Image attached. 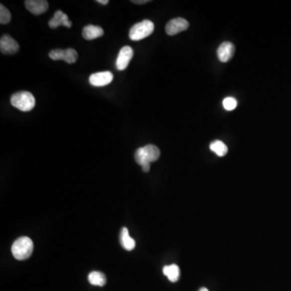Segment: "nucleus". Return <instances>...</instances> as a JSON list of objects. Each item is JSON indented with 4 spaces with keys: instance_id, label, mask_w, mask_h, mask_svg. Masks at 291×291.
<instances>
[{
    "instance_id": "nucleus-13",
    "label": "nucleus",
    "mask_w": 291,
    "mask_h": 291,
    "mask_svg": "<svg viewBox=\"0 0 291 291\" xmlns=\"http://www.w3.org/2000/svg\"><path fill=\"white\" fill-rule=\"evenodd\" d=\"M103 35V28L100 27V26L89 24V25L85 26L84 29H83V36H84V39L88 40V41L98 38V37H101Z\"/></svg>"
},
{
    "instance_id": "nucleus-4",
    "label": "nucleus",
    "mask_w": 291,
    "mask_h": 291,
    "mask_svg": "<svg viewBox=\"0 0 291 291\" xmlns=\"http://www.w3.org/2000/svg\"><path fill=\"white\" fill-rule=\"evenodd\" d=\"M154 25L153 22L148 19L135 24L130 30V38L132 41H138L147 37L154 32Z\"/></svg>"
},
{
    "instance_id": "nucleus-8",
    "label": "nucleus",
    "mask_w": 291,
    "mask_h": 291,
    "mask_svg": "<svg viewBox=\"0 0 291 291\" xmlns=\"http://www.w3.org/2000/svg\"><path fill=\"white\" fill-rule=\"evenodd\" d=\"M17 41L9 35H3L0 40V50L3 54H14L19 50Z\"/></svg>"
},
{
    "instance_id": "nucleus-22",
    "label": "nucleus",
    "mask_w": 291,
    "mask_h": 291,
    "mask_svg": "<svg viewBox=\"0 0 291 291\" xmlns=\"http://www.w3.org/2000/svg\"><path fill=\"white\" fill-rule=\"evenodd\" d=\"M199 291H208V289H206V288H205V287H203V288H201Z\"/></svg>"
},
{
    "instance_id": "nucleus-19",
    "label": "nucleus",
    "mask_w": 291,
    "mask_h": 291,
    "mask_svg": "<svg viewBox=\"0 0 291 291\" xmlns=\"http://www.w3.org/2000/svg\"><path fill=\"white\" fill-rule=\"evenodd\" d=\"M236 106H237V101H236V99L233 98V97H227V98L224 99L223 107L226 110L231 111V110L236 109Z\"/></svg>"
},
{
    "instance_id": "nucleus-15",
    "label": "nucleus",
    "mask_w": 291,
    "mask_h": 291,
    "mask_svg": "<svg viewBox=\"0 0 291 291\" xmlns=\"http://www.w3.org/2000/svg\"><path fill=\"white\" fill-rule=\"evenodd\" d=\"M163 273L171 283H176L180 279V269L176 265L164 266Z\"/></svg>"
},
{
    "instance_id": "nucleus-12",
    "label": "nucleus",
    "mask_w": 291,
    "mask_h": 291,
    "mask_svg": "<svg viewBox=\"0 0 291 291\" xmlns=\"http://www.w3.org/2000/svg\"><path fill=\"white\" fill-rule=\"evenodd\" d=\"M66 26L67 28H71L72 26V23L70 21L68 16L64 12H62L60 10L55 11L54 17L52 18L49 21V26L50 28H57L59 26Z\"/></svg>"
},
{
    "instance_id": "nucleus-10",
    "label": "nucleus",
    "mask_w": 291,
    "mask_h": 291,
    "mask_svg": "<svg viewBox=\"0 0 291 291\" xmlns=\"http://www.w3.org/2000/svg\"><path fill=\"white\" fill-rule=\"evenodd\" d=\"M114 79V75L110 71L95 73L91 75L89 82L95 87H104L110 84Z\"/></svg>"
},
{
    "instance_id": "nucleus-16",
    "label": "nucleus",
    "mask_w": 291,
    "mask_h": 291,
    "mask_svg": "<svg viewBox=\"0 0 291 291\" xmlns=\"http://www.w3.org/2000/svg\"><path fill=\"white\" fill-rule=\"evenodd\" d=\"M88 281L92 285L104 287L106 283V277L102 273L94 271L88 275Z\"/></svg>"
},
{
    "instance_id": "nucleus-14",
    "label": "nucleus",
    "mask_w": 291,
    "mask_h": 291,
    "mask_svg": "<svg viewBox=\"0 0 291 291\" xmlns=\"http://www.w3.org/2000/svg\"><path fill=\"white\" fill-rule=\"evenodd\" d=\"M120 243L123 249L127 251H132L135 249V240L130 236L127 227H123L120 234Z\"/></svg>"
},
{
    "instance_id": "nucleus-9",
    "label": "nucleus",
    "mask_w": 291,
    "mask_h": 291,
    "mask_svg": "<svg viewBox=\"0 0 291 291\" xmlns=\"http://www.w3.org/2000/svg\"><path fill=\"white\" fill-rule=\"evenodd\" d=\"M24 3L27 10L33 15H41L49 8V2L45 0H26Z\"/></svg>"
},
{
    "instance_id": "nucleus-7",
    "label": "nucleus",
    "mask_w": 291,
    "mask_h": 291,
    "mask_svg": "<svg viewBox=\"0 0 291 291\" xmlns=\"http://www.w3.org/2000/svg\"><path fill=\"white\" fill-rule=\"evenodd\" d=\"M134 51L131 46H124L118 54L116 66L119 71H124L128 67L129 63L133 58Z\"/></svg>"
},
{
    "instance_id": "nucleus-6",
    "label": "nucleus",
    "mask_w": 291,
    "mask_h": 291,
    "mask_svg": "<svg viewBox=\"0 0 291 291\" xmlns=\"http://www.w3.org/2000/svg\"><path fill=\"white\" fill-rule=\"evenodd\" d=\"M188 26H189L188 22L184 18H175V19H171L167 23L166 28H165V30L169 36H174V35L177 34L179 32L187 30Z\"/></svg>"
},
{
    "instance_id": "nucleus-11",
    "label": "nucleus",
    "mask_w": 291,
    "mask_h": 291,
    "mask_svg": "<svg viewBox=\"0 0 291 291\" xmlns=\"http://www.w3.org/2000/svg\"><path fill=\"white\" fill-rule=\"evenodd\" d=\"M234 53H235V45L229 41L222 43L217 50L218 58L222 62H227L231 60L233 57Z\"/></svg>"
},
{
    "instance_id": "nucleus-17",
    "label": "nucleus",
    "mask_w": 291,
    "mask_h": 291,
    "mask_svg": "<svg viewBox=\"0 0 291 291\" xmlns=\"http://www.w3.org/2000/svg\"><path fill=\"white\" fill-rule=\"evenodd\" d=\"M210 148V150H213L217 155L221 157L226 155L228 151L227 146L225 145L223 142L219 141V140H215L211 143Z\"/></svg>"
},
{
    "instance_id": "nucleus-1",
    "label": "nucleus",
    "mask_w": 291,
    "mask_h": 291,
    "mask_svg": "<svg viewBox=\"0 0 291 291\" xmlns=\"http://www.w3.org/2000/svg\"><path fill=\"white\" fill-rule=\"evenodd\" d=\"M33 251V243L27 236L19 237L13 243L11 253L13 257L18 261H24L31 257Z\"/></svg>"
},
{
    "instance_id": "nucleus-5",
    "label": "nucleus",
    "mask_w": 291,
    "mask_h": 291,
    "mask_svg": "<svg viewBox=\"0 0 291 291\" xmlns=\"http://www.w3.org/2000/svg\"><path fill=\"white\" fill-rule=\"evenodd\" d=\"M49 56L53 60H64L68 64L75 63L78 59L77 51L71 48L67 49H54L50 51Z\"/></svg>"
},
{
    "instance_id": "nucleus-2",
    "label": "nucleus",
    "mask_w": 291,
    "mask_h": 291,
    "mask_svg": "<svg viewBox=\"0 0 291 291\" xmlns=\"http://www.w3.org/2000/svg\"><path fill=\"white\" fill-rule=\"evenodd\" d=\"M160 156V150L156 146H145L144 147H140L136 150L135 154V160L142 167L144 165L150 164L151 162L156 161Z\"/></svg>"
},
{
    "instance_id": "nucleus-21",
    "label": "nucleus",
    "mask_w": 291,
    "mask_h": 291,
    "mask_svg": "<svg viewBox=\"0 0 291 291\" xmlns=\"http://www.w3.org/2000/svg\"><path fill=\"white\" fill-rule=\"evenodd\" d=\"M97 2L101 4L107 5L109 3V0H97Z\"/></svg>"
},
{
    "instance_id": "nucleus-20",
    "label": "nucleus",
    "mask_w": 291,
    "mask_h": 291,
    "mask_svg": "<svg viewBox=\"0 0 291 291\" xmlns=\"http://www.w3.org/2000/svg\"><path fill=\"white\" fill-rule=\"evenodd\" d=\"M131 2L136 3V4H144V3L150 2V1L149 0H133Z\"/></svg>"
},
{
    "instance_id": "nucleus-3",
    "label": "nucleus",
    "mask_w": 291,
    "mask_h": 291,
    "mask_svg": "<svg viewBox=\"0 0 291 291\" xmlns=\"http://www.w3.org/2000/svg\"><path fill=\"white\" fill-rule=\"evenodd\" d=\"M11 104L20 111L28 112L34 108L36 101L30 92H19L11 96Z\"/></svg>"
},
{
    "instance_id": "nucleus-18",
    "label": "nucleus",
    "mask_w": 291,
    "mask_h": 291,
    "mask_svg": "<svg viewBox=\"0 0 291 291\" xmlns=\"http://www.w3.org/2000/svg\"><path fill=\"white\" fill-rule=\"evenodd\" d=\"M11 13L3 5H0V23L6 24L11 21Z\"/></svg>"
}]
</instances>
